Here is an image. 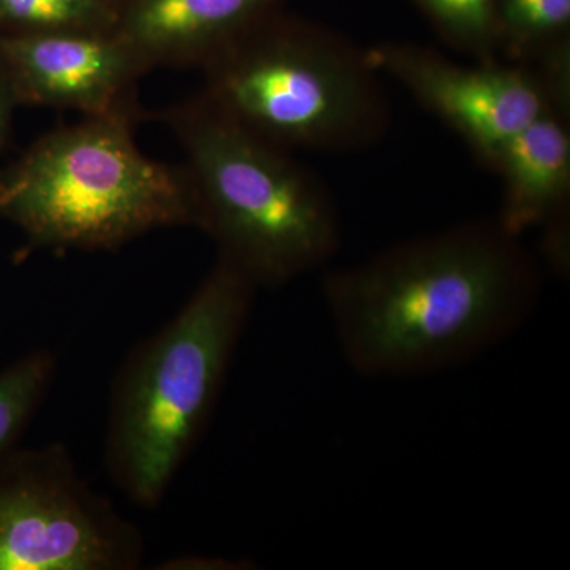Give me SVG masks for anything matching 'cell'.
<instances>
[{"label": "cell", "mask_w": 570, "mask_h": 570, "mask_svg": "<svg viewBox=\"0 0 570 570\" xmlns=\"http://www.w3.org/2000/svg\"><path fill=\"white\" fill-rule=\"evenodd\" d=\"M371 66L403 85L493 168L508 142L550 105L546 82L527 66L497 61L463 66L412 43L366 51Z\"/></svg>", "instance_id": "cell-7"}, {"label": "cell", "mask_w": 570, "mask_h": 570, "mask_svg": "<svg viewBox=\"0 0 570 570\" xmlns=\"http://www.w3.org/2000/svg\"><path fill=\"white\" fill-rule=\"evenodd\" d=\"M21 107L17 92L2 62H0V151L6 148L11 132V122H13L14 111Z\"/></svg>", "instance_id": "cell-15"}, {"label": "cell", "mask_w": 570, "mask_h": 570, "mask_svg": "<svg viewBox=\"0 0 570 570\" xmlns=\"http://www.w3.org/2000/svg\"><path fill=\"white\" fill-rule=\"evenodd\" d=\"M0 62L21 107L141 115L137 82L148 70L116 31L0 33Z\"/></svg>", "instance_id": "cell-8"}, {"label": "cell", "mask_w": 570, "mask_h": 570, "mask_svg": "<svg viewBox=\"0 0 570 570\" xmlns=\"http://www.w3.org/2000/svg\"><path fill=\"white\" fill-rule=\"evenodd\" d=\"M160 119L184 153L195 227L255 287H281L340 250L335 200L292 151L249 132L202 94L165 108Z\"/></svg>", "instance_id": "cell-2"}, {"label": "cell", "mask_w": 570, "mask_h": 570, "mask_svg": "<svg viewBox=\"0 0 570 570\" xmlns=\"http://www.w3.org/2000/svg\"><path fill=\"white\" fill-rule=\"evenodd\" d=\"M502 206L498 223L510 235L564 225L570 197L569 108L549 105L499 154Z\"/></svg>", "instance_id": "cell-10"}, {"label": "cell", "mask_w": 570, "mask_h": 570, "mask_svg": "<svg viewBox=\"0 0 570 570\" xmlns=\"http://www.w3.org/2000/svg\"><path fill=\"white\" fill-rule=\"evenodd\" d=\"M119 0H0V33L108 32Z\"/></svg>", "instance_id": "cell-12"}, {"label": "cell", "mask_w": 570, "mask_h": 570, "mask_svg": "<svg viewBox=\"0 0 570 570\" xmlns=\"http://www.w3.org/2000/svg\"><path fill=\"white\" fill-rule=\"evenodd\" d=\"M141 551L138 531L82 482L66 449L0 463V570H129Z\"/></svg>", "instance_id": "cell-6"}, {"label": "cell", "mask_w": 570, "mask_h": 570, "mask_svg": "<svg viewBox=\"0 0 570 570\" xmlns=\"http://www.w3.org/2000/svg\"><path fill=\"white\" fill-rule=\"evenodd\" d=\"M450 47L497 61V0H412Z\"/></svg>", "instance_id": "cell-14"}, {"label": "cell", "mask_w": 570, "mask_h": 570, "mask_svg": "<svg viewBox=\"0 0 570 570\" xmlns=\"http://www.w3.org/2000/svg\"><path fill=\"white\" fill-rule=\"evenodd\" d=\"M569 28L570 0H497V50L509 61L539 59Z\"/></svg>", "instance_id": "cell-11"}, {"label": "cell", "mask_w": 570, "mask_h": 570, "mask_svg": "<svg viewBox=\"0 0 570 570\" xmlns=\"http://www.w3.org/2000/svg\"><path fill=\"white\" fill-rule=\"evenodd\" d=\"M283 0H119L116 33L146 70L202 67Z\"/></svg>", "instance_id": "cell-9"}, {"label": "cell", "mask_w": 570, "mask_h": 570, "mask_svg": "<svg viewBox=\"0 0 570 570\" xmlns=\"http://www.w3.org/2000/svg\"><path fill=\"white\" fill-rule=\"evenodd\" d=\"M141 115L82 116L39 138L0 171V220L40 249H115L160 228L194 225L184 167L138 148Z\"/></svg>", "instance_id": "cell-3"}, {"label": "cell", "mask_w": 570, "mask_h": 570, "mask_svg": "<svg viewBox=\"0 0 570 570\" xmlns=\"http://www.w3.org/2000/svg\"><path fill=\"white\" fill-rule=\"evenodd\" d=\"M55 355L33 351L0 371V463L13 452L55 377Z\"/></svg>", "instance_id": "cell-13"}, {"label": "cell", "mask_w": 570, "mask_h": 570, "mask_svg": "<svg viewBox=\"0 0 570 570\" xmlns=\"http://www.w3.org/2000/svg\"><path fill=\"white\" fill-rule=\"evenodd\" d=\"M539 295L534 258L498 220L409 239L324 279L341 352L365 377L472 362L527 324Z\"/></svg>", "instance_id": "cell-1"}, {"label": "cell", "mask_w": 570, "mask_h": 570, "mask_svg": "<svg viewBox=\"0 0 570 570\" xmlns=\"http://www.w3.org/2000/svg\"><path fill=\"white\" fill-rule=\"evenodd\" d=\"M202 70L213 107L287 151L362 148L387 130L381 73L366 51L277 11Z\"/></svg>", "instance_id": "cell-5"}, {"label": "cell", "mask_w": 570, "mask_h": 570, "mask_svg": "<svg viewBox=\"0 0 570 570\" xmlns=\"http://www.w3.org/2000/svg\"><path fill=\"white\" fill-rule=\"evenodd\" d=\"M257 287L217 258L183 309L130 356L112 393L107 459L116 483L154 508L216 406Z\"/></svg>", "instance_id": "cell-4"}]
</instances>
